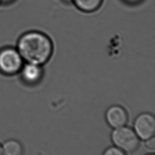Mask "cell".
<instances>
[{
    "instance_id": "15",
    "label": "cell",
    "mask_w": 155,
    "mask_h": 155,
    "mask_svg": "<svg viewBox=\"0 0 155 155\" xmlns=\"http://www.w3.org/2000/svg\"><path fill=\"white\" fill-rule=\"evenodd\" d=\"M1 5H2V4H1V1H0V6H1Z\"/></svg>"
},
{
    "instance_id": "1",
    "label": "cell",
    "mask_w": 155,
    "mask_h": 155,
    "mask_svg": "<svg viewBox=\"0 0 155 155\" xmlns=\"http://www.w3.org/2000/svg\"><path fill=\"white\" fill-rule=\"evenodd\" d=\"M16 49L26 62L42 66L50 59L53 44L45 35L36 31H28L18 39Z\"/></svg>"
},
{
    "instance_id": "4",
    "label": "cell",
    "mask_w": 155,
    "mask_h": 155,
    "mask_svg": "<svg viewBox=\"0 0 155 155\" xmlns=\"http://www.w3.org/2000/svg\"><path fill=\"white\" fill-rule=\"evenodd\" d=\"M133 130L140 139L146 140L155 134V117L149 112H142L138 114L133 122Z\"/></svg>"
},
{
    "instance_id": "11",
    "label": "cell",
    "mask_w": 155,
    "mask_h": 155,
    "mask_svg": "<svg viewBox=\"0 0 155 155\" xmlns=\"http://www.w3.org/2000/svg\"><path fill=\"white\" fill-rule=\"evenodd\" d=\"M1 4L2 5H5V4H9L12 3V2L14 1V0H0Z\"/></svg>"
},
{
    "instance_id": "8",
    "label": "cell",
    "mask_w": 155,
    "mask_h": 155,
    "mask_svg": "<svg viewBox=\"0 0 155 155\" xmlns=\"http://www.w3.org/2000/svg\"><path fill=\"white\" fill-rule=\"evenodd\" d=\"M76 7L84 12H94L101 6L102 0H72Z\"/></svg>"
},
{
    "instance_id": "7",
    "label": "cell",
    "mask_w": 155,
    "mask_h": 155,
    "mask_svg": "<svg viewBox=\"0 0 155 155\" xmlns=\"http://www.w3.org/2000/svg\"><path fill=\"white\" fill-rule=\"evenodd\" d=\"M2 155H23V147L17 140L9 139L2 145Z\"/></svg>"
},
{
    "instance_id": "14",
    "label": "cell",
    "mask_w": 155,
    "mask_h": 155,
    "mask_svg": "<svg viewBox=\"0 0 155 155\" xmlns=\"http://www.w3.org/2000/svg\"><path fill=\"white\" fill-rule=\"evenodd\" d=\"M145 155H154V153H149V154H147Z\"/></svg>"
},
{
    "instance_id": "12",
    "label": "cell",
    "mask_w": 155,
    "mask_h": 155,
    "mask_svg": "<svg viewBox=\"0 0 155 155\" xmlns=\"http://www.w3.org/2000/svg\"><path fill=\"white\" fill-rule=\"evenodd\" d=\"M0 155H2V145L0 144Z\"/></svg>"
},
{
    "instance_id": "13",
    "label": "cell",
    "mask_w": 155,
    "mask_h": 155,
    "mask_svg": "<svg viewBox=\"0 0 155 155\" xmlns=\"http://www.w3.org/2000/svg\"><path fill=\"white\" fill-rule=\"evenodd\" d=\"M127 1H129V2H136V1H139V0H127Z\"/></svg>"
},
{
    "instance_id": "2",
    "label": "cell",
    "mask_w": 155,
    "mask_h": 155,
    "mask_svg": "<svg viewBox=\"0 0 155 155\" xmlns=\"http://www.w3.org/2000/svg\"><path fill=\"white\" fill-rule=\"evenodd\" d=\"M111 140L114 146L127 154L136 151L140 143V140L133 129L127 125L113 129L111 133Z\"/></svg>"
},
{
    "instance_id": "10",
    "label": "cell",
    "mask_w": 155,
    "mask_h": 155,
    "mask_svg": "<svg viewBox=\"0 0 155 155\" xmlns=\"http://www.w3.org/2000/svg\"><path fill=\"white\" fill-rule=\"evenodd\" d=\"M145 145L146 148L149 150H154L155 149V138L153 137L145 140Z\"/></svg>"
},
{
    "instance_id": "5",
    "label": "cell",
    "mask_w": 155,
    "mask_h": 155,
    "mask_svg": "<svg viewBox=\"0 0 155 155\" xmlns=\"http://www.w3.org/2000/svg\"><path fill=\"white\" fill-rule=\"evenodd\" d=\"M105 118L107 124L113 129H116L127 125L128 114L123 106L113 105L106 110Z\"/></svg>"
},
{
    "instance_id": "6",
    "label": "cell",
    "mask_w": 155,
    "mask_h": 155,
    "mask_svg": "<svg viewBox=\"0 0 155 155\" xmlns=\"http://www.w3.org/2000/svg\"><path fill=\"white\" fill-rule=\"evenodd\" d=\"M23 81L29 85L38 84L43 77V69L41 65L26 62L23 65L21 71Z\"/></svg>"
},
{
    "instance_id": "9",
    "label": "cell",
    "mask_w": 155,
    "mask_h": 155,
    "mask_svg": "<svg viewBox=\"0 0 155 155\" xmlns=\"http://www.w3.org/2000/svg\"><path fill=\"white\" fill-rule=\"evenodd\" d=\"M102 155H127L124 151L113 145L107 148L103 152Z\"/></svg>"
},
{
    "instance_id": "3",
    "label": "cell",
    "mask_w": 155,
    "mask_h": 155,
    "mask_svg": "<svg viewBox=\"0 0 155 155\" xmlns=\"http://www.w3.org/2000/svg\"><path fill=\"white\" fill-rule=\"evenodd\" d=\"M23 61L16 48L7 47L0 50V71L3 73L13 75L20 72Z\"/></svg>"
}]
</instances>
